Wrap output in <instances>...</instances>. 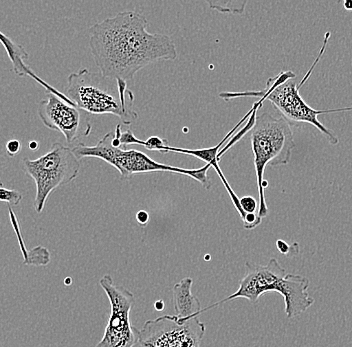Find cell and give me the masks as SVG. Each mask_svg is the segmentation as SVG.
Masks as SVG:
<instances>
[{
	"mask_svg": "<svg viewBox=\"0 0 352 347\" xmlns=\"http://www.w3.org/2000/svg\"><path fill=\"white\" fill-rule=\"evenodd\" d=\"M8 212H10V221L11 224H12L13 230H14L17 238H19V247H21L22 254H23L24 263L26 262L28 258H30V250L28 251V250L26 249L25 245H24L23 238H22L21 228H19V221H17L16 215H15V213L13 212L12 208H11L10 205H8Z\"/></svg>",
	"mask_w": 352,
	"mask_h": 347,
	"instance_id": "15",
	"label": "cell"
},
{
	"mask_svg": "<svg viewBox=\"0 0 352 347\" xmlns=\"http://www.w3.org/2000/svg\"><path fill=\"white\" fill-rule=\"evenodd\" d=\"M264 102V100H259L258 102H255L254 105H253L252 109H250V111L248 112L245 116L228 133V135L219 142L217 146L213 147H209V148H201V149H187V148H179V147H173V146H165L164 149L162 150V153H182V155H190V157H195L197 158H199L202 161L206 162V164H209L211 166V168H214V170L217 171V175H219V179H221L222 183H223L224 188L228 190V194H230L231 201H232L233 205H234L235 210H237V212L241 215L242 221L245 219L246 213L243 212V210L241 208V199L237 197L236 193L233 191L232 188L228 183V180H226V177H224L223 172H222L221 169H220L219 166V155L220 150L223 148L224 144L226 142H230V139L232 138L233 133H235V131L241 127V124H243L245 122V120H248L250 116L252 115L253 111L257 109L258 107H263V103Z\"/></svg>",
	"mask_w": 352,
	"mask_h": 347,
	"instance_id": "11",
	"label": "cell"
},
{
	"mask_svg": "<svg viewBox=\"0 0 352 347\" xmlns=\"http://www.w3.org/2000/svg\"><path fill=\"white\" fill-rule=\"evenodd\" d=\"M142 146L146 147L148 150L162 153L164 147L168 146V144H167V140L162 139L158 136H151L147 140H142Z\"/></svg>",
	"mask_w": 352,
	"mask_h": 347,
	"instance_id": "17",
	"label": "cell"
},
{
	"mask_svg": "<svg viewBox=\"0 0 352 347\" xmlns=\"http://www.w3.org/2000/svg\"><path fill=\"white\" fill-rule=\"evenodd\" d=\"M343 8H344L345 10H349V12H351L352 0H345V1L343 2Z\"/></svg>",
	"mask_w": 352,
	"mask_h": 347,
	"instance_id": "25",
	"label": "cell"
},
{
	"mask_svg": "<svg viewBox=\"0 0 352 347\" xmlns=\"http://www.w3.org/2000/svg\"><path fill=\"white\" fill-rule=\"evenodd\" d=\"M121 147H126L127 146H133V144H138V146H142V140L138 139L134 133H132L131 129L129 128L124 131L120 136Z\"/></svg>",
	"mask_w": 352,
	"mask_h": 347,
	"instance_id": "19",
	"label": "cell"
},
{
	"mask_svg": "<svg viewBox=\"0 0 352 347\" xmlns=\"http://www.w3.org/2000/svg\"><path fill=\"white\" fill-rule=\"evenodd\" d=\"M30 148L32 149V150H35V149L38 148V144H37L36 142H30Z\"/></svg>",
	"mask_w": 352,
	"mask_h": 347,
	"instance_id": "26",
	"label": "cell"
},
{
	"mask_svg": "<svg viewBox=\"0 0 352 347\" xmlns=\"http://www.w3.org/2000/svg\"><path fill=\"white\" fill-rule=\"evenodd\" d=\"M23 199V195L19 191L14 190H6L4 188L3 184L1 183L0 188V199L2 202H8V204L13 208L17 206Z\"/></svg>",
	"mask_w": 352,
	"mask_h": 347,
	"instance_id": "16",
	"label": "cell"
},
{
	"mask_svg": "<svg viewBox=\"0 0 352 347\" xmlns=\"http://www.w3.org/2000/svg\"><path fill=\"white\" fill-rule=\"evenodd\" d=\"M37 112L43 124L52 131L63 133L68 144L91 133V114L55 94L47 93V98L39 103Z\"/></svg>",
	"mask_w": 352,
	"mask_h": 347,
	"instance_id": "10",
	"label": "cell"
},
{
	"mask_svg": "<svg viewBox=\"0 0 352 347\" xmlns=\"http://www.w3.org/2000/svg\"><path fill=\"white\" fill-rule=\"evenodd\" d=\"M21 150V144L16 139L10 140V142L6 144V153H8V155H10V157H15V155H19Z\"/></svg>",
	"mask_w": 352,
	"mask_h": 347,
	"instance_id": "21",
	"label": "cell"
},
{
	"mask_svg": "<svg viewBox=\"0 0 352 347\" xmlns=\"http://www.w3.org/2000/svg\"><path fill=\"white\" fill-rule=\"evenodd\" d=\"M308 289V278L287 273L276 258L270 259L266 265L248 261L245 274L239 282V289L228 298L202 309L201 313L236 298H245L255 304L265 292L275 291L283 296L286 316L288 320H292L307 311L316 302L310 298Z\"/></svg>",
	"mask_w": 352,
	"mask_h": 347,
	"instance_id": "2",
	"label": "cell"
},
{
	"mask_svg": "<svg viewBox=\"0 0 352 347\" xmlns=\"http://www.w3.org/2000/svg\"><path fill=\"white\" fill-rule=\"evenodd\" d=\"M250 133L259 192L258 215L263 219L268 214L264 192L268 186L267 181L264 180L266 166L289 164L296 144L292 124L283 116L276 117L270 112L257 114Z\"/></svg>",
	"mask_w": 352,
	"mask_h": 347,
	"instance_id": "4",
	"label": "cell"
},
{
	"mask_svg": "<svg viewBox=\"0 0 352 347\" xmlns=\"http://www.w3.org/2000/svg\"><path fill=\"white\" fill-rule=\"evenodd\" d=\"M80 168V159L76 157L74 149L58 142L37 159L23 158L22 169L34 179L36 184L35 212H43L48 197L59 186H65L76 179Z\"/></svg>",
	"mask_w": 352,
	"mask_h": 347,
	"instance_id": "7",
	"label": "cell"
},
{
	"mask_svg": "<svg viewBox=\"0 0 352 347\" xmlns=\"http://www.w3.org/2000/svg\"><path fill=\"white\" fill-rule=\"evenodd\" d=\"M154 307H155L156 311H162L164 309V300H157L154 304Z\"/></svg>",
	"mask_w": 352,
	"mask_h": 347,
	"instance_id": "24",
	"label": "cell"
},
{
	"mask_svg": "<svg viewBox=\"0 0 352 347\" xmlns=\"http://www.w3.org/2000/svg\"><path fill=\"white\" fill-rule=\"evenodd\" d=\"M66 96L90 114H113L125 125L138 120L133 92L127 89L126 81L105 78L87 68L69 74Z\"/></svg>",
	"mask_w": 352,
	"mask_h": 347,
	"instance_id": "3",
	"label": "cell"
},
{
	"mask_svg": "<svg viewBox=\"0 0 352 347\" xmlns=\"http://www.w3.org/2000/svg\"><path fill=\"white\" fill-rule=\"evenodd\" d=\"M261 221H263V219L259 216L258 213H248L242 223H243V227L245 230H252L261 225Z\"/></svg>",
	"mask_w": 352,
	"mask_h": 347,
	"instance_id": "20",
	"label": "cell"
},
{
	"mask_svg": "<svg viewBox=\"0 0 352 347\" xmlns=\"http://www.w3.org/2000/svg\"><path fill=\"white\" fill-rule=\"evenodd\" d=\"M65 282L66 283V284H70V283H72V280H70L69 278H66Z\"/></svg>",
	"mask_w": 352,
	"mask_h": 347,
	"instance_id": "27",
	"label": "cell"
},
{
	"mask_svg": "<svg viewBox=\"0 0 352 347\" xmlns=\"http://www.w3.org/2000/svg\"><path fill=\"white\" fill-rule=\"evenodd\" d=\"M241 205L243 212L248 213H258L259 203H257L256 199L253 197H243L241 199Z\"/></svg>",
	"mask_w": 352,
	"mask_h": 347,
	"instance_id": "18",
	"label": "cell"
},
{
	"mask_svg": "<svg viewBox=\"0 0 352 347\" xmlns=\"http://www.w3.org/2000/svg\"><path fill=\"white\" fill-rule=\"evenodd\" d=\"M276 248L281 254H285V256H286V254H288L292 251V247H290L287 243H285V240H283V239H277Z\"/></svg>",
	"mask_w": 352,
	"mask_h": 347,
	"instance_id": "23",
	"label": "cell"
},
{
	"mask_svg": "<svg viewBox=\"0 0 352 347\" xmlns=\"http://www.w3.org/2000/svg\"><path fill=\"white\" fill-rule=\"evenodd\" d=\"M0 37H1V43L6 48V52H8V57H10L11 63H12V70L19 76H30L33 80L36 81L39 85H43L44 89H46L47 93L55 94V96L60 98L61 100H65L66 102L70 103L72 105H76L72 100L66 96V94H63V92L58 91L56 89H54L52 85H48L46 81L39 78L38 76L32 71V68L28 67L25 63V59L28 58V54L24 49L23 46L19 45V43L13 41L10 37L6 36L3 32H0Z\"/></svg>",
	"mask_w": 352,
	"mask_h": 347,
	"instance_id": "12",
	"label": "cell"
},
{
	"mask_svg": "<svg viewBox=\"0 0 352 347\" xmlns=\"http://www.w3.org/2000/svg\"><path fill=\"white\" fill-rule=\"evenodd\" d=\"M136 221L142 227H145L149 221L148 212H145V210H140V212L136 213Z\"/></svg>",
	"mask_w": 352,
	"mask_h": 347,
	"instance_id": "22",
	"label": "cell"
},
{
	"mask_svg": "<svg viewBox=\"0 0 352 347\" xmlns=\"http://www.w3.org/2000/svg\"><path fill=\"white\" fill-rule=\"evenodd\" d=\"M192 284L193 280L190 278H186L173 287V303L175 315L178 317H198L202 313L199 300L191 292Z\"/></svg>",
	"mask_w": 352,
	"mask_h": 347,
	"instance_id": "13",
	"label": "cell"
},
{
	"mask_svg": "<svg viewBox=\"0 0 352 347\" xmlns=\"http://www.w3.org/2000/svg\"><path fill=\"white\" fill-rule=\"evenodd\" d=\"M209 6L212 10H219L220 12L232 13V14H242L245 10L248 1H208Z\"/></svg>",
	"mask_w": 352,
	"mask_h": 347,
	"instance_id": "14",
	"label": "cell"
},
{
	"mask_svg": "<svg viewBox=\"0 0 352 347\" xmlns=\"http://www.w3.org/2000/svg\"><path fill=\"white\" fill-rule=\"evenodd\" d=\"M296 74L281 71L278 76L267 79L265 89L243 92H221L219 98L226 101L241 98H258L270 101L290 124H310L318 129L332 146L340 144L338 135L318 120L322 111H316L308 105L300 96V87L296 81Z\"/></svg>",
	"mask_w": 352,
	"mask_h": 347,
	"instance_id": "5",
	"label": "cell"
},
{
	"mask_svg": "<svg viewBox=\"0 0 352 347\" xmlns=\"http://www.w3.org/2000/svg\"><path fill=\"white\" fill-rule=\"evenodd\" d=\"M206 324L198 317L164 315L147 320L138 331L142 347H200Z\"/></svg>",
	"mask_w": 352,
	"mask_h": 347,
	"instance_id": "9",
	"label": "cell"
},
{
	"mask_svg": "<svg viewBox=\"0 0 352 347\" xmlns=\"http://www.w3.org/2000/svg\"><path fill=\"white\" fill-rule=\"evenodd\" d=\"M147 24L142 13L123 12L88 30L90 52L103 76L127 82L142 68L177 58L170 36L151 34Z\"/></svg>",
	"mask_w": 352,
	"mask_h": 347,
	"instance_id": "1",
	"label": "cell"
},
{
	"mask_svg": "<svg viewBox=\"0 0 352 347\" xmlns=\"http://www.w3.org/2000/svg\"><path fill=\"white\" fill-rule=\"evenodd\" d=\"M99 284L110 302V315L102 339L96 347H134L138 344V331L131 322L135 296L122 285L114 284L109 274L102 276Z\"/></svg>",
	"mask_w": 352,
	"mask_h": 347,
	"instance_id": "8",
	"label": "cell"
},
{
	"mask_svg": "<svg viewBox=\"0 0 352 347\" xmlns=\"http://www.w3.org/2000/svg\"><path fill=\"white\" fill-rule=\"evenodd\" d=\"M114 133H109L103 136L96 146H87L79 144L74 147V153L79 159L85 157L99 158L118 169L121 180L131 179L133 175L147 172H170L186 175L199 182L206 190H210L211 180L208 177V170L211 166L206 164L204 168L197 169H184L167 166L156 162L153 158L135 149H126V147H116L112 144Z\"/></svg>",
	"mask_w": 352,
	"mask_h": 347,
	"instance_id": "6",
	"label": "cell"
}]
</instances>
